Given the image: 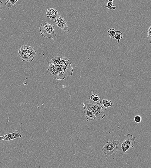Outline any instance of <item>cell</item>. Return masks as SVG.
Instances as JSON below:
<instances>
[{
	"instance_id": "1",
	"label": "cell",
	"mask_w": 151,
	"mask_h": 168,
	"mask_svg": "<svg viewBox=\"0 0 151 168\" xmlns=\"http://www.w3.org/2000/svg\"><path fill=\"white\" fill-rule=\"evenodd\" d=\"M49 68L46 72L55 78L56 80H63L68 75L71 76L73 72L71 63L68 59L62 56L53 58L48 63Z\"/></svg>"
},
{
	"instance_id": "2",
	"label": "cell",
	"mask_w": 151,
	"mask_h": 168,
	"mask_svg": "<svg viewBox=\"0 0 151 168\" xmlns=\"http://www.w3.org/2000/svg\"><path fill=\"white\" fill-rule=\"evenodd\" d=\"M84 109H87L93 113L97 120H100L104 118L106 116L104 110H106L103 107L101 101L96 104L89 101H86L83 104Z\"/></svg>"
},
{
	"instance_id": "3",
	"label": "cell",
	"mask_w": 151,
	"mask_h": 168,
	"mask_svg": "<svg viewBox=\"0 0 151 168\" xmlns=\"http://www.w3.org/2000/svg\"><path fill=\"white\" fill-rule=\"evenodd\" d=\"M18 53L22 60L28 62L33 61L37 55L34 47L27 45L22 46L18 51Z\"/></svg>"
},
{
	"instance_id": "4",
	"label": "cell",
	"mask_w": 151,
	"mask_h": 168,
	"mask_svg": "<svg viewBox=\"0 0 151 168\" xmlns=\"http://www.w3.org/2000/svg\"><path fill=\"white\" fill-rule=\"evenodd\" d=\"M39 30L41 35L44 38L53 39L57 36L53 25L47 23L45 20H42Z\"/></svg>"
},
{
	"instance_id": "5",
	"label": "cell",
	"mask_w": 151,
	"mask_h": 168,
	"mask_svg": "<svg viewBox=\"0 0 151 168\" xmlns=\"http://www.w3.org/2000/svg\"><path fill=\"white\" fill-rule=\"evenodd\" d=\"M120 143L119 140H110L102 149V151L106 155H115L119 149Z\"/></svg>"
},
{
	"instance_id": "6",
	"label": "cell",
	"mask_w": 151,
	"mask_h": 168,
	"mask_svg": "<svg viewBox=\"0 0 151 168\" xmlns=\"http://www.w3.org/2000/svg\"><path fill=\"white\" fill-rule=\"evenodd\" d=\"M136 139V137H133L132 134H129L126 135L125 139L122 144V149L123 153H125L135 146Z\"/></svg>"
},
{
	"instance_id": "7",
	"label": "cell",
	"mask_w": 151,
	"mask_h": 168,
	"mask_svg": "<svg viewBox=\"0 0 151 168\" xmlns=\"http://www.w3.org/2000/svg\"><path fill=\"white\" fill-rule=\"evenodd\" d=\"M54 23L65 34L69 31V29L64 19L62 16L59 15L54 20Z\"/></svg>"
},
{
	"instance_id": "8",
	"label": "cell",
	"mask_w": 151,
	"mask_h": 168,
	"mask_svg": "<svg viewBox=\"0 0 151 168\" xmlns=\"http://www.w3.org/2000/svg\"><path fill=\"white\" fill-rule=\"evenodd\" d=\"M22 137V135L17 130H15V131L13 133L7 134L4 136H0V141L2 140H12L15 139L21 138Z\"/></svg>"
},
{
	"instance_id": "9",
	"label": "cell",
	"mask_w": 151,
	"mask_h": 168,
	"mask_svg": "<svg viewBox=\"0 0 151 168\" xmlns=\"http://www.w3.org/2000/svg\"><path fill=\"white\" fill-rule=\"evenodd\" d=\"M46 17L50 18L52 20H54L57 17L58 12L57 10L53 8L48 9L45 11Z\"/></svg>"
},
{
	"instance_id": "10",
	"label": "cell",
	"mask_w": 151,
	"mask_h": 168,
	"mask_svg": "<svg viewBox=\"0 0 151 168\" xmlns=\"http://www.w3.org/2000/svg\"><path fill=\"white\" fill-rule=\"evenodd\" d=\"M84 115L87 118V121H92L96 119L95 114L91 111L87 109H84Z\"/></svg>"
},
{
	"instance_id": "11",
	"label": "cell",
	"mask_w": 151,
	"mask_h": 168,
	"mask_svg": "<svg viewBox=\"0 0 151 168\" xmlns=\"http://www.w3.org/2000/svg\"><path fill=\"white\" fill-rule=\"evenodd\" d=\"M18 1V0H8L5 3V5L8 9H11L13 8L14 5Z\"/></svg>"
},
{
	"instance_id": "12",
	"label": "cell",
	"mask_w": 151,
	"mask_h": 168,
	"mask_svg": "<svg viewBox=\"0 0 151 168\" xmlns=\"http://www.w3.org/2000/svg\"><path fill=\"white\" fill-rule=\"evenodd\" d=\"M102 102L103 106L106 110L107 108L112 106L113 104L111 101L107 100L105 99L102 100Z\"/></svg>"
},
{
	"instance_id": "13",
	"label": "cell",
	"mask_w": 151,
	"mask_h": 168,
	"mask_svg": "<svg viewBox=\"0 0 151 168\" xmlns=\"http://www.w3.org/2000/svg\"><path fill=\"white\" fill-rule=\"evenodd\" d=\"M123 35L120 31H116V34L114 36V39L117 40L118 43H119L120 40L122 39Z\"/></svg>"
},
{
	"instance_id": "14",
	"label": "cell",
	"mask_w": 151,
	"mask_h": 168,
	"mask_svg": "<svg viewBox=\"0 0 151 168\" xmlns=\"http://www.w3.org/2000/svg\"><path fill=\"white\" fill-rule=\"evenodd\" d=\"M116 31L114 29H111L107 31L109 33V36L111 38L114 39V36L116 35Z\"/></svg>"
},
{
	"instance_id": "15",
	"label": "cell",
	"mask_w": 151,
	"mask_h": 168,
	"mask_svg": "<svg viewBox=\"0 0 151 168\" xmlns=\"http://www.w3.org/2000/svg\"><path fill=\"white\" fill-rule=\"evenodd\" d=\"M105 7L110 9L113 10H115L116 8V6L113 5V3L112 2H109L107 3Z\"/></svg>"
},
{
	"instance_id": "16",
	"label": "cell",
	"mask_w": 151,
	"mask_h": 168,
	"mask_svg": "<svg viewBox=\"0 0 151 168\" xmlns=\"http://www.w3.org/2000/svg\"><path fill=\"white\" fill-rule=\"evenodd\" d=\"M100 97L98 95L93 94L91 96L90 99L95 102L99 101L100 99Z\"/></svg>"
},
{
	"instance_id": "17",
	"label": "cell",
	"mask_w": 151,
	"mask_h": 168,
	"mask_svg": "<svg viewBox=\"0 0 151 168\" xmlns=\"http://www.w3.org/2000/svg\"><path fill=\"white\" fill-rule=\"evenodd\" d=\"M134 120L135 122L139 123H141L142 120V118L141 116H136L134 117Z\"/></svg>"
},
{
	"instance_id": "18",
	"label": "cell",
	"mask_w": 151,
	"mask_h": 168,
	"mask_svg": "<svg viewBox=\"0 0 151 168\" xmlns=\"http://www.w3.org/2000/svg\"><path fill=\"white\" fill-rule=\"evenodd\" d=\"M147 37L149 40H150L151 39V26L147 31Z\"/></svg>"
},
{
	"instance_id": "19",
	"label": "cell",
	"mask_w": 151,
	"mask_h": 168,
	"mask_svg": "<svg viewBox=\"0 0 151 168\" xmlns=\"http://www.w3.org/2000/svg\"><path fill=\"white\" fill-rule=\"evenodd\" d=\"M3 8V3L0 0V10H2Z\"/></svg>"
},
{
	"instance_id": "20",
	"label": "cell",
	"mask_w": 151,
	"mask_h": 168,
	"mask_svg": "<svg viewBox=\"0 0 151 168\" xmlns=\"http://www.w3.org/2000/svg\"><path fill=\"white\" fill-rule=\"evenodd\" d=\"M114 1V0H109V2H112Z\"/></svg>"
},
{
	"instance_id": "21",
	"label": "cell",
	"mask_w": 151,
	"mask_h": 168,
	"mask_svg": "<svg viewBox=\"0 0 151 168\" xmlns=\"http://www.w3.org/2000/svg\"><path fill=\"white\" fill-rule=\"evenodd\" d=\"M62 87L63 88H65V87L66 86H65L64 85Z\"/></svg>"
},
{
	"instance_id": "22",
	"label": "cell",
	"mask_w": 151,
	"mask_h": 168,
	"mask_svg": "<svg viewBox=\"0 0 151 168\" xmlns=\"http://www.w3.org/2000/svg\"><path fill=\"white\" fill-rule=\"evenodd\" d=\"M150 44H151V39L150 40Z\"/></svg>"
}]
</instances>
